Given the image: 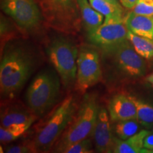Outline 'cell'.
Instances as JSON below:
<instances>
[{"label": "cell", "instance_id": "obj_1", "mask_svg": "<svg viewBox=\"0 0 153 153\" xmlns=\"http://www.w3.org/2000/svg\"><path fill=\"white\" fill-rule=\"evenodd\" d=\"M35 66V57L26 45L20 43L6 45L0 63L1 96L9 99H14L26 85Z\"/></svg>", "mask_w": 153, "mask_h": 153}, {"label": "cell", "instance_id": "obj_2", "mask_svg": "<svg viewBox=\"0 0 153 153\" xmlns=\"http://www.w3.org/2000/svg\"><path fill=\"white\" fill-rule=\"evenodd\" d=\"M77 109L73 96H68L36 132L32 142L36 152H48L54 146L71 123Z\"/></svg>", "mask_w": 153, "mask_h": 153}, {"label": "cell", "instance_id": "obj_3", "mask_svg": "<svg viewBox=\"0 0 153 153\" xmlns=\"http://www.w3.org/2000/svg\"><path fill=\"white\" fill-rule=\"evenodd\" d=\"M60 76L55 69L47 68L36 74L26 90L28 109L41 116L54 106L60 94Z\"/></svg>", "mask_w": 153, "mask_h": 153}, {"label": "cell", "instance_id": "obj_4", "mask_svg": "<svg viewBox=\"0 0 153 153\" xmlns=\"http://www.w3.org/2000/svg\"><path fill=\"white\" fill-rule=\"evenodd\" d=\"M100 108L95 94L84 96L71 123L55 144V152H63L70 145L91 135Z\"/></svg>", "mask_w": 153, "mask_h": 153}, {"label": "cell", "instance_id": "obj_5", "mask_svg": "<svg viewBox=\"0 0 153 153\" xmlns=\"http://www.w3.org/2000/svg\"><path fill=\"white\" fill-rule=\"evenodd\" d=\"M47 54L64 87L70 88L75 85L79 54L76 44L65 36H56L48 45Z\"/></svg>", "mask_w": 153, "mask_h": 153}, {"label": "cell", "instance_id": "obj_6", "mask_svg": "<svg viewBox=\"0 0 153 153\" xmlns=\"http://www.w3.org/2000/svg\"><path fill=\"white\" fill-rule=\"evenodd\" d=\"M42 15L49 26L65 33H76L82 21L77 0H38Z\"/></svg>", "mask_w": 153, "mask_h": 153}, {"label": "cell", "instance_id": "obj_7", "mask_svg": "<svg viewBox=\"0 0 153 153\" xmlns=\"http://www.w3.org/2000/svg\"><path fill=\"white\" fill-rule=\"evenodd\" d=\"M101 51L104 55L112 62L115 68L124 75L138 78L146 74L148 69L146 61L135 51L128 40L116 46Z\"/></svg>", "mask_w": 153, "mask_h": 153}, {"label": "cell", "instance_id": "obj_8", "mask_svg": "<svg viewBox=\"0 0 153 153\" xmlns=\"http://www.w3.org/2000/svg\"><path fill=\"white\" fill-rule=\"evenodd\" d=\"M103 72L98 48L83 45L79 48L77 58L76 89L84 94L89 88L101 81Z\"/></svg>", "mask_w": 153, "mask_h": 153}, {"label": "cell", "instance_id": "obj_9", "mask_svg": "<svg viewBox=\"0 0 153 153\" xmlns=\"http://www.w3.org/2000/svg\"><path fill=\"white\" fill-rule=\"evenodd\" d=\"M123 16L106 17L103 24L90 33L87 38L91 45L105 50L119 45L127 41L128 30Z\"/></svg>", "mask_w": 153, "mask_h": 153}, {"label": "cell", "instance_id": "obj_10", "mask_svg": "<svg viewBox=\"0 0 153 153\" xmlns=\"http://www.w3.org/2000/svg\"><path fill=\"white\" fill-rule=\"evenodd\" d=\"M1 8L19 27L28 31L36 29L43 18L35 0H1Z\"/></svg>", "mask_w": 153, "mask_h": 153}, {"label": "cell", "instance_id": "obj_11", "mask_svg": "<svg viewBox=\"0 0 153 153\" xmlns=\"http://www.w3.org/2000/svg\"><path fill=\"white\" fill-rule=\"evenodd\" d=\"M110 117L104 107H101L91 133L96 150L101 153L113 152L115 137L111 126Z\"/></svg>", "mask_w": 153, "mask_h": 153}, {"label": "cell", "instance_id": "obj_12", "mask_svg": "<svg viewBox=\"0 0 153 153\" xmlns=\"http://www.w3.org/2000/svg\"><path fill=\"white\" fill-rule=\"evenodd\" d=\"M110 119L114 122L136 119V107L131 96L120 94L114 96L108 103Z\"/></svg>", "mask_w": 153, "mask_h": 153}, {"label": "cell", "instance_id": "obj_13", "mask_svg": "<svg viewBox=\"0 0 153 153\" xmlns=\"http://www.w3.org/2000/svg\"><path fill=\"white\" fill-rule=\"evenodd\" d=\"M124 22L129 31L153 41V16L137 14L131 11L125 16Z\"/></svg>", "mask_w": 153, "mask_h": 153}, {"label": "cell", "instance_id": "obj_14", "mask_svg": "<svg viewBox=\"0 0 153 153\" xmlns=\"http://www.w3.org/2000/svg\"><path fill=\"white\" fill-rule=\"evenodd\" d=\"M38 116L31 111H27L24 107L16 104H11L1 110V126L4 128L14 125L24 123L33 120L36 121Z\"/></svg>", "mask_w": 153, "mask_h": 153}, {"label": "cell", "instance_id": "obj_15", "mask_svg": "<svg viewBox=\"0 0 153 153\" xmlns=\"http://www.w3.org/2000/svg\"><path fill=\"white\" fill-rule=\"evenodd\" d=\"M82 24L87 34L99 28L104 21V16L91 7L89 0H77Z\"/></svg>", "mask_w": 153, "mask_h": 153}, {"label": "cell", "instance_id": "obj_16", "mask_svg": "<svg viewBox=\"0 0 153 153\" xmlns=\"http://www.w3.org/2000/svg\"><path fill=\"white\" fill-rule=\"evenodd\" d=\"M148 129L140 130L138 133L126 140L115 137L113 152L114 153H140L144 148V140L150 133Z\"/></svg>", "mask_w": 153, "mask_h": 153}, {"label": "cell", "instance_id": "obj_17", "mask_svg": "<svg viewBox=\"0 0 153 153\" xmlns=\"http://www.w3.org/2000/svg\"><path fill=\"white\" fill-rule=\"evenodd\" d=\"M132 100L136 107V119L141 126L145 129H150L153 127V105L142 99L131 96Z\"/></svg>", "mask_w": 153, "mask_h": 153}, {"label": "cell", "instance_id": "obj_18", "mask_svg": "<svg viewBox=\"0 0 153 153\" xmlns=\"http://www.w3.org/2000/svg\"><path fill=\"white\" fill-rule=\"evenodd\" d=\"M128 40L131 42L134 49L145 59L153 58V41L150 38L137 36L129 31L128 32Z\"/></svg>", "mask_w": 153, "mask_h": 153}, {"label": "cell", "instance_id": "obj_19", "mask_svg": "<svg viewBox=\"0 0 153 153\" xmlns=\"http://www.w3.org/2000/svg\"><path fill=\"white\" fill-rule=\"evenodd\" d=\"M141 125L137 119H130L116 122L113 131L118 138L126 140L140 131Z\"/></svg>", "mask_w": 153, "mask_h": 153}, {"label": "cell", "instance_id": "obj_20", "mask_svg": "<svg viewBox=\"0 0 153 153\" xmlns=\"http://www.w3.org/2000/svg\"><path fill=\"white\" fill-rule=\"evenodd\" d=\"M35 121L26 122L24 123L14 124L9 127H0V140L1 143H8L14 141L26 133Z\"/></svg>", "mask_w": 153, "mask_h": 153}, {"label": "cell", "instance_id": "obj_21", "mask_svg": "<svg viewBox=\"0 0 153 153\" xmlns=\"http://www.w3.org/2000/svg\"><path fill=\"white\" fill-rule=\"evenodd\" d=\"M89 1L91 7L96 11L104 15L105 18L115 16H123L122 6H115L107 0H89Z\"/></svg>", "mask_w": 153, "mask_h": 153}, {"label": "cell", "instance_id": "obj_22", "mask_svg": "<svg viewBox=\"0 0 153 153\" xmlns=\"http://www.w3.org/2000/svg\"><path fill=\"white\" fill-rule=\"evenodd\" d=\"M93 152L92 140L89 137L73 143L63 151L64 153H90Z\"/></svg>", "mask_w": 153, "mask_h": 153}, {"label": "cell", "instance_id": "obj_23", "mask_svg": "<svg viewBox=\"0 0 153 153\" xmlns=\"http://www.w3.org/2000/svg\"><path fill=\"white\" fill-rule=\"evenodd\" d=\"M133 12L145 16H153V0H138Z\"/></svg>", "mask_w": 153, "mask_h": 153}, {"label": "cell", "instance_id": "obj_24", "mask_svg": "<svg viewBox=\"0 0 153 153\" xmlns=\"http://www.w3.org/2000/svg\"><path fill=\"white\" fill-rule=\"evenodd\" d=\"M5 152L7 153H29L36 152V151L31 143L30 145L21 144L9 146L6 149Z\"/></svg>", "mask_w": 153, "mask_h": 153}, {"label": "cell", "instance_id": "obj_25", "mask_svg": "<svg viewBox=\"0 0 153 153\" xmlns=\"http://www.w3.org/2000/svg\"><path fill=\"white\" fill-rule=\"evenodd\" d=\"M140 153H153V132H150L144 140V148Z\"/></svg>", "mask_w": 153, "mask_h": 153}, {"label": "cell", "instance_id": "obj_26", "mask_svg": "<svg viewBox=\"0 0 153 153\" xmlns=\"http://www.w3.org/2000/svg\"><path fill=\"white\" fill-rule=\"evenodd\" d=\"M138 1V0H119L120 3L124 8L128 9H133L136 4Z\"/></svg>", "mask_w": 153, "mask_h": 153}, {"label": "cell", "instance_id": "obj_27", "mask_svg": "<svg viewBox=\"0 0 153 153\" xmlns=\"http://www.w3.org/2000/svg\"><path fill=\"white\" fill-rule=\"evenodd\" d=\"M146 81L148 82L150 85L152 86L153 88V73L149 74V75L146 77Z\"/></svg>", "mask_w": 153, "mask_h": 153}, {"label": "cell", "instance_id": "obj_28", "mask_svg": "<svg viewBox=\"0 0 153 153\" xmlns=\"http://www.w3.org/2000/svg\"><path fill=\"white\" fill-rule=\"evenodd\" d=\"M108 1H109L111 4H114L115 6H117V7H120V6H122L120 4V3L119 2V1L118 0H107Z\"/></svg>", "mask_w": 153, "mask_h": 153}, {"label": "cell", "instance_id": "obj_29", "mask_svg": "<svg viewBox=\"0 0 153 153\" xmlns=\"http://www.w3.org/2000/svg\"><path fill=\"white\" fill-rule=\"evenodd\" d=\"M152 132H153V127H152Z\"/></svg>", "mask_w": 153, "mask_h": 153}]
</instances>
